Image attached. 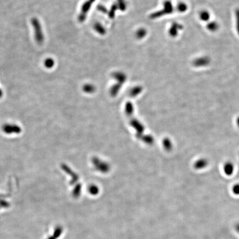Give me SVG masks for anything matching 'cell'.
Listing matches in <instances>:
<instances>
[{"instance_id": "obj_3", "label": "cell", "mask_w": 239, "mask_h": 239, "mask_svg": "<svg viewBox=\"0 0 239 239\" xmlns=\"http://www.w3.org/2000/svg\"><path fill=\"white\" fill-rule=\"evenodd\" d=\"M209 13H208L207 12H203V13H202V14H201V18H202L204 21H205V20L209 19Z\"/></svg>"}, {"instance_id": "obj_1", "label": "cell", "mask_w": 239, "mask_h": 239, "mask_svg": "<svg viewBox=\"0 0 239 239\" xmlns=\"http://www.w3.org/2000/svg\"><path fill=\"white\" fill-rule=\"evenodd\" d=\"M145 34H146V31H145L144 29H140V30H139L138 31L137 35L138 38H142L143 37L145 36Z\"/></svg>"}, {"instance_id": "obj_2", "label": "cell", "mask_w": 239, "mask_h": 239, "mask_svg": "<svg viewBox=\"0 0 239 239\" xmlns=\"http://www.w3.org/2000/svg\"><path fill=\"white\" fill-rule=\"evenodd\" d=\"M99 24H97L96 26H95V29H96V30H98L100 33L103 34V33H105V30H104V29H103V28Z\"/></svg>"}, {"instance_id": "obj_5", "label": "cell", "mask_w": 239, "mask_h": 239, "mask_svg": "<svg viewBox=\"0 0 239 239\" xmlns=\"http://www.w3.org/2000/svg\"><path fill=\"white\" fill-rule=\"evenodd\" d=\"M235 229H236V231L239 233V224H238L236 225Z\"/></svg>"}, {"instance_id": "obj_4", "label": "cell", "mask_w": 239, "mask_h": 239, "mask_svg": "<svg viewBox=\"0 0 239 239\" xmlns=\"http://www.w3.org/2000/svg\"><path fill=\"white\" fill-rule=\"evenodd\" d=\"M237 14H238V28H239V29H238L239 31H238V32H239V11H238V12L237 13Z\"/></svg>"}]
</instances>
